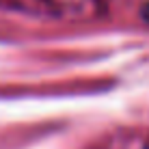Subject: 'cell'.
I'll return each instance as SVG.
<instances>
[{"label": "cell", "instance_id": "cell-1", "mask_svg": "<svg viewBox=\"0 0 149 149\" xmlns=\"http://www.w3.org/2000/svg\"><path fill=\"white\" fill-rule=\"evenodd\" d=\"M143 17H145V22H149V4L143 7Z\"/></svg>", "mask_w": 149, "mask_h": 149}]
</instances>
